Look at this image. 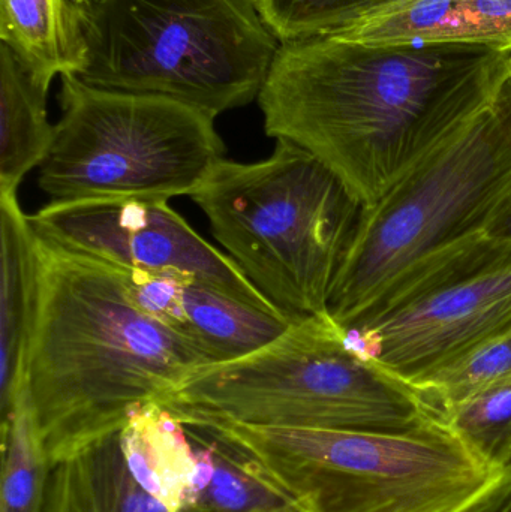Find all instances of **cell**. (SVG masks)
I'll use <instances>...</instances> for the list:
<instances>
[{
	"instance_id": "1",
	"label": "cell",
	"mask_w": 511,
	"mask_h": 512,
	"mask_svg": "<svg viewBox=\"0 0 511 512\" xmlns=\"http://www.w3.org/2000/svg\"><path fill=\"white\" fill-rule=\"evenodd\" d=\"M510 78L511 51L489 45L315 36L282 42L257 101L269 137L308 150L371 207Z\"/></svg>"
},
{
	"instance_id": "2",
	"label": "cell",
	"mask_w": 511,
	"mask_h": 512,
	"mask_svg": "<svg viewBox=\"0 0 511 512\" xmlns=\"http://www.w3.org/2000/svg\"><path fill=\"white\" fill-rule=\"evenodd\" d=\"M30 233L35 288L23 382L56 465L122 432L134 412L212 361L135 303L120 268L32 225Z\"/></svg>"
},
{
	"instance_id": "3",
	"label": "cell",
	"mask_w": 511,
	"mask_h": 512,
	"mask_svg": "<svg viewBox=\"0 0 511 512\" xmlns=\"http://www.w3.org/2000/svg\"><path fill=\"white\" fill-rule=\"evenodd\" d=\"M511 210V78L474 122L414 162L363 207L330 295L347 327L455 271L497 236Z\"/></svg>"
},
{
	"instance_id": "4",
	"label": "cell",
	"mask_w": 511,
	"mask_h": 512,
	"mask_svg": "<svg viewBox=\"0 0 511 512\" xmlns=\"http://www.w3.org/2000/svg\"><path fill=\"white\" fill-rule=\"evenodd\" d=\"M303 512H459L503 472L444 420L411 430L186 424Z\"/></svg>"
},
{
	"instance_id": "5",
	"label": "cell",
	"mask_w": 511,
	"mask_h": 512,
	"mask_svg": "<svg viewBox=\"0 0 511 512\" xmlns=\"http://www.w3.org/2000/svg\"><path fill=\"white\" fill-rule=\"evenodd\" d=\"M159 405L183 426L395 432L444 420L420 391L366 358L330 313L296 319L245 357L200 367Z\"/></svg>"
},
{
	"instance_id": "6",
	"label": "cell",
	"mask_w": 511,
	"mask_h": 512,
	"mask_svg": "<svg viewBox=\"0 0 511 512\" xmlns=\"http://www.w3.org/2000/svg\"><path fill=\"white\" fill-rule=\"evenodd\" d=\"M189 198L228 256L287 318L329 313L363 206L320 159L276 140L263 161L219 162Z\"/></svg>"
},
{
	"instance_id": "7",
	"label": "cell",
	"mask_w": 511,
	"mask_h": 512,
	"mask_svg": "<svg viewBox=\"0 0 511 512\" xmlns=\"http://www.w3.org/2000/svg\"><path fill=\"white\" fill-rule=\"evenodd\" d=\"M78 80L216 117L258 99L281 41L258 0H92Z\"/></svg>"
},
{
	"instance_id": "8",
	"label": "cell",
	"mask_w": 511,
	"mask_h": 512,
	"mask_svg": "<svg viewBox=\"0 0 511 512\" xmlns=\"http://www.w3.org/2000/svg\"><path fill=\"white\" fill-rule=\"evenodd\" d=\"M60 78L62 116L39 165V188L50 203H168L191 197L225 159L216 119L203 111Z\"/></svg>"
},
{
	"instance_id": "9",
	"label": "cell",
	"mask_w": 511,
	"mask_h": 512,
	"mask_svg": "<svg viewBox=\"0 0 511 512\" xmlns=\"http://www.w3.org/2000/svg\"><path fill=\"white\" fill-rule=\"evenodd\" d=\"M381 369L416 387L432 370L511 330V237L437 282L344 327Z\"/></svg>"
},
{
	"instance_id": "10",
	"label": "cell",
	"mask_w": 511,
	"mask_h": 512,
	"mask_svg": "<svg viewBox=\"0 0 511 512\" xmlns=\"http://www.w3.org/2000/svg\"><path fill=\"white\" fill-rule=\"evenodd\" d=\"M29 222L56 242L122 270L195 277L258 309L284 315L230 256L206 242L168 203H48Z\"/></svg>"
},
{
	"instance_id": "11",
	"label": "cell",
	"mask_w": 511,
	"mask_h": 512,
	"mask_svg": "<svg viewBox=\"0 0 511 512\" xmlns=\"http://www.w3.org/2000/svg\"><path fill=\"white\" fill-rule=\"evenodd\" d=\"M122 271L135 303L200 349L212 364L257 351L281 336L293 322L195 277Z\"/></svg>"
},
{
	"instance_id": "12",
	"label": "cell",
	"mask_w": 511,
	"mask_h": 512,
	"mask_svg": "<svg viewBox=\"0 0 511 512\" xmlns=\"http://www.w3.org/2000/svg\"><path fill=\"white\" fill-rule=\"evenodd\" d=\"M327 36L360 44H480L511 51V0H405Z\"/></svg>"
},
{
	"instance_id": "13",
	"label": "cell",
	"mask_w": 511,
	"mask_h": 512,
	"mask_svg": "<svg viewBox=\"0 0 511 512\" xmlns=\"http://www.w3.org/2000/svg\"><path fill=\"white\" fill-rule=\"evenodd\" d=\"M120 445L135 481L171 512L191 505L212 472L207 445L159 403L132 414L120 432Z\"/></svg>"
},
{
	"instance_id": "14",
	"label": "cell",
	"mask_w": 511,
	"mask_h": 512,
	"mask_svg": "<svg viewBox=\"0 0 511 512\" xmlns=\"http://www.w3.org/2000/svg\"><path fill=\"white\" fill-rule=\"evenodd\" d=\"M86 8L75 0H0V39L44 83L87 63Z\"/></svg>"
},
{
	"instance_id": "15",
	"label": "cell",
	"mask_w": 511,
	"mask_h": 512,
	"mask_svg": "<svg viewBox=\"0 0 511 512\" xmlns=\"http://www.w3.org/2000/svg\"><path fill=\"white\" fill-rule=\"evenodd\" d=\"M0 231V411L5 417L23 387L35 288L29 216L21 210L17 194H0Z\"/></svg>"
},
{
	"instance_id": "16",
	"label": "cell",
	"mask_w": 511,
	"mask_h": 512,
	"mask_svg": "<svg viewBox=\"0 0 511 512\" xmlns=\"http://www.w3.org/2000/svg\"><path fill=\"white\" fill-rule=\"evenodd\" d=\"M45 512H171L132 477L120 432L51 468Z\"/></svg>"
},
{
	"instance_id": "17",
	"label": "cell",
	"mask_w": 511,
	"mask_h": 512,
	"mask_svg": "<svg viewBox=\"0 0 511 512\" xmlns=\"http://www.w3.org/2000/svg\"><path fill=\"white\" fill-rule=\"evenodd\" d=\"M50 84L39 80L6 45L0 47V194H17L53 143Z\"/></svg>"
},
{
	"instance_id": "18",
	"label": "cell",
	"mask_w": 511,
	"mask_h": 512,
	"mask_svg": "<svg viewBox=\"0 0 511 512\" xmlns=\"http://www.w3.org/2000/svg\"><path fill=\"white\" fill-rule=\"evenodd\" d=\"M0 512H45L51 465L21 387L2 417Z\"/></svg>"
},
{
	"instance_id": "19",
	"label": "cell",
	"mask_w": 511,
	"mask_h": 512,
	"mask_svg": "<svg viewBox=\"0 0 511 512\" xmlns=\"http://www.w3.org/2000/svg\"><path fill=\"white\" fill-rule=\"evenodd\" d=\"M450 429L497 471L511 468V376L450 406Z\"/></svg>"
},
{
	"instance_id": "20",
	"label": "cell",
	"mask_w": 511,
	"mask_h": 512,
	"mask_svg": "<svg viewBox=\"0 0 511 512\" xmlns=\"http://www.w3.org/2000/svg\"><path fill=\"white\" fill-rule=\"evenodd\" d=\"M511 376V330L462 352L417 382L435 408L446 409Z\"/></svg>"
},
{
	"instance_id": "21",
	"label": "cell",
	"mask_w": 511,
	"mask_h": 512,
	"mask_svg": "<svg viewBox=\"0 0 511 512\" xmlns=\"http://www.w3.org/2000/svg\"><path fill=\"white\" fill-rule=\"evenodd\" d=\"M405 0H258L279 41L327 36L360 18Z\"/></svg>"
},
{
	"instance_id": "22",
	"label": "cell",
	"mask_w": 511,
	"mask_h": 512,
	"mask_svg": "<svg viewBox=\"0 0 511 512\" xmlns=\"http://www.w3.org/2000/svg\"><path fill=\"white\" fill-rule=\"evenodd\" d=\"M459 512H511V468Z\"/></svg>"
},
{
	"instance_id": "23",
	"label": "cell",
	"mask_w": 511,
	"mask_h": 512,
	"mask_svg": "<svg viewBox=\"0 0 511 512\" xmlns=\"http://www.w3.org/2000/svg\"><path fill=\"white\" fill-rule=\"evenodd\" d=\"M179 512H303L293 502L287 499H275V501L263 502V504L251 505L245 508H222L213 505L195 504L188 505Z\"/></svg>"
},
{
	"instance_id": "24",
	"label": "cell",
	"mask_w": 511,
	"mask_h": 512,
	"mask_svg": "<svg viewBox=\"0 0 511 512\" xmlns=\"http://www.w3.org/2000/svg\"><path fill=\"white\" fill-rule=\"evenodd\" d=\"M495 237H511V210L509 215L506 216L503 222H501L500 228H498L497 236Z\"/></svg>"
},
{
	"instance_id": "25",
	"label": "cell",
	"mask_w": 511,
	"mask_h": 512,
	"mask_svg": "<svg viewBox=\"0 0 511 512\" xmlns=\"http://www.w3.org/2000/svg\"><path fill=\"white\" fill-rule=\"evenodd\" d=\"M75 2L80 3L81 6H84V8H86V6L89 5V3L92 2V0H75Z\"/></svg>"
}]
</instances>
